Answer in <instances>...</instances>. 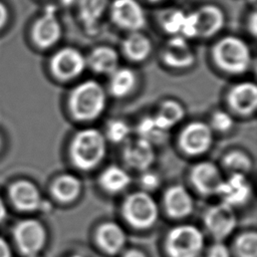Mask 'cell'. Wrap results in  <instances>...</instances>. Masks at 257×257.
Segmentation results:
<instances>
[{
  "label": "cell",
  "mask_w": 257,
  "mask_h": 257,
  "mask_svg": "<svg viewBox=\"0 0 257 257\" xmlns=\"http://www.w3.org/2000/svg\"><path fill=\"white\" fill-rule=\"evenodd\" d=\"M223 165L231 174L246 175L251 171L252 163L250 158L239 151H234L224 157Z\"/></svg>",
  "instance_id": "f546056e"
},
{
  "label": "cell",
  "mask_w": 257,
  "mask_h": 257,
  "mask_svg": "<svg viewBox=\"0 0 257 257\" xmlns=\"http://www.w3.org/2000/svg\"><path fill=\"white\" fill-rule=\"evenodd\" d=\"M247 27H248L251 35L255 36L256 35V31H257V15H256L255 10L252 11V13L248 17Z\"/></svg>",
  "instance_id": "d590c367"
},
{
  "label": "cell",
  "mask_w": 257,
  "mask_h": 257,
  "mask_svg": "<svg viewBox=\"0 0 257 257\" xmlns=\"http://www.w3.org/2000/svg\"><path fill=\"white\" fill-rule=\"evenodd\" d=\"M166 247L170 257H199L204 247V235L196 226L180 225L168 234Z\"/></svg>",
  "instance_id": "5b68a950"
},
{
  "label": "cell",
  "mask_w": 257,
  "mask_h": 257,
  "mask_svg": "<svg viewBox=\"0 0 257 257\" xmlns=\"http://www.w3.org/2000/svg\"><path fill=\"white\" fill-rule=\"evenodd\" d=\"M99 183L107 192L118 193L126 189L131 183V177L124 169L118 166H109L101 173Z\"/></svg>",
  "instance_id": "484cf974"
},
{
  "label": "cell",
  "mask_w": 257,
  "mask_h": 257,
  "mask_svg": "<svg viewBox=\"0 0 257 257\" xmlns=\"http://www.w3.org/2000/svg\"><path fill=\"white\" fill-rule=\"evenodd\" d=\"M119 57L115 49L109 46H97L86 57V66L99 74L110 75L118 68Z\"/></svg>",
  "instance_id": "7402d4cb"
},
{
  "label": "cell",
  "mask_w": 257,
  "mask_h": 257,
  "mask_svg": "<svg viewBox=\"0 0 257 257\" xmlns=\"http://www.w3.org/2000/svg\"><path fill=\"white\" fill-rule=\"evenodd\" d=\"M152 42L150 38L141 31L128 32L121 43L123 54L133 61H143L152 52Z\"/></svg>",
  "instance_id": "603a6c76"
},
{
  "label": "cell",
  "mask_w": 257,
  "mask_h": 257,
  "mask_svg": "<svg viewBox=\"0 0 257 257\" xmlns=\"http://www.w3.org/2000/svg\"><path fill=\"white\" fill-rule=\"evenodd\" d=\"M234 125L233 117L224 110L216 111L212 116V126L214 130L224 133L230 131Z\"/></svg>",
  "instance_id": "d6a6232c"
},
{
  "label": "cell",
  "mask_w": 257,
  "mask_h": 257,
  "mask_svg": "<svg viewBox=\"0 0 257 257\" xmlns=\"http://www.w3.org/2000/svg\"><path fill=\"white\" fill-rule=\"evenodd\" d=\"M140 183L146 191H154L160 186L161 179L156 172L148 169L146 171H143Z\"/></svg>",
  "instance_id": "836d02e7"
},
{
  "label": "cell",
  "mask_w": 257,
  "mask_h": 257,
  "mask_svg": "<svg viewBox=\"0 0 257 257\" xmlns=\"http://www.w3.org/2000/svg\"><path fill=\"white\" fill-rule=\"evenodd\" d=\"M60 1H61V3L64 4V5H69V4L73 3L75 0H60Z\"/></svg>",
  "instance_id": "60d3db41"
},
{
  "label": "cell",
  "mask_w": 257,
  "mask_h": 257,
  "mask_svg": "<svg viewBox=\"0 0 257 257\" xmlns=\"http://www.w3.org/2000/svg\"><path fill=\"white\" fill-rule=\"evenodd\" d=\"M106 137L109 141L119 144L126 142L131 134V127L128 124L120 119L111 120L106 127Z\"/></svg>",
  "instance_id": "1f68e13d"
},
{
  "label": "cell",
  "mask_w": 257,
  "mask_h": 257,
  "mask_svg": "<svg viewBox=\"0 0 257 257\" xmlns=\"http://www.w3.org/2000/svg\"><path fill=\"white\" fill-rule=\"evenodd\" d=\"M108 10L112 23L120 29L141 31L146 25V13L138 0H112Z\"/></svg>",
  "instance_id": "8992f818"
},
{
  "label": "cell",
  "mask_w": 257,
  "mask_h": 257,
  "mask_svg": "<svg viewBox=\"0 0 257 257\" xmlns=\"http://www.w3.org/2000/svg\"><path fill=\"white\" fill-rule=\"evenodd\" d=\"M207 257H231V253L224 243L217 242L210 247Z\"/></svg>",
  "instance_id": "e575fe53"
},
{
  "label": "cell",
  "mask_w": 257,
  "mask_h": 257,
  "mask_svg": "<svg viewBox=\"0 0 257 257\" xmlns=\"http://www.w3.org/2000/svg\"><path fill=\"white\" fill-rule=\"evenodd\" d=\"M29 257H40L39 254H36V255H32V256H29Z\"/></svg>",
  "instance_id": "7bdbcfd3"
},
{
  "label": "cell",
  "mask_w": 257,
  "mask_h": 257,
  "mask_svg": "<svg viewBox=\"0 0 257 257\" xmlns=\"http://www.w3.org/2000/svg\"><path fill=\"white\" fill-rule=\"evenodd\" d=\"M0 147H1V138H0Z\"/></svg>",
  "instance_id": "f6af8a7d"
},
{
  "label": "cell",
  "mask_w": 257,
  "mask_h": 257,
  "mask_svg": "<svg viewBox=\"0 0 257 257\" xmlns=\"http://www.w3.org/2000/svg\"><path fill=\"white\" fill-rule=\"evenodd\" d=\"M137 132L140 138H143L152 144L161 142L168 134V132L157 122L155 116L143 117L138 123Z\"/></svg>",
  "instance_id": "f1b7e54d"
},
{
  "label": "cell",
  "mask_w": 257,
  "mask_h": 257,
  "mask_svg": "<svg viewBox=\"0 0 257 257\" xmlns=\"http://www.w3.org/2000/svg\"><path fill=\"white\" fill-rule=\"evenodd\" d=\"M163 60L173 68H188L195 62V53L188 39L175 35L164 45L162 51Z\"/></svg>",
  "instance_id": "4fadbf2b"
},
{
  "label": "cell",
  "mask_w": 257,
  "mask_h": 257,
  "mask_svg": "<svg viewBox=\"0 0 257 257\" xmlns=\"http://www.w3.org/2000/svg\"><path fill=\"white\" fill-rule=\"evenodd\" d=\"M52 72L61 79H71L83 72L86 67V57L76 48L63 47L50 60Z\"/></svg>",
  "instance_id": "8fae6325"
},
{
  "label": "cell",
  "mask_w": 257,
  "mask_h": 257,
  "mask_svg": "<svg viewBox=\"0 0 257 257\" xmlns=\"http://www.w3.org/2000/svg\"><path fill=\"white\" fill-rule=\"evenodd\" d=\"M191 180L200 193L211 196L217 195L224 179L221 171L215 164L201 162L192 169Z\"/></svg>",
  "instance_id": "2e32d148"
},
{
  "label": "cell",
  "mask_w": 257,
  "mask_h": 257,
  "mask_svg": "<svg viewBox=\"0 0 257 257\" xmlns=\"http://www.w3.org/2000/svg\"><path fill=\"white\" fill-rule=\"evenodd\" d=\"M185 115L183 106L175 100L164 101L158 112L154 115L157 122L167 132H169L174 125L180 122Z\"/></svg>",
  "instance_id": "4316f807"
},
{
  "label": "cell",
  "mask_w": 257,
  "mask_h": 257,
  "mask_svg": "<svg viewBox=\"0 0 257 257\" xmlns=\"http://www.w3.org/2000/svg\"><path fill=\"white\" fill-rule=\"evenodd\" d=\"M122 214L133 227L148 229L158 221L159 208L150 194L139 191L125 198L122 204Z\"/></svg>",
  "instance_id": "277c9868"
},
{
  "label": "cell",
  "mask_w": 257,
  "mask_h": 257,
  "mask_svg": "<svg viewBox=\"0 0 257 257\" xmlns=\"http://www.w3.org/2000/svg\"><path fill=\"white\" fill-rule=\"evenodd\" d=\"M122 157L131 168L141 172L146 171L151 168L156 158L154 145L140 137L127 140L122 151Z\"/></svg>",
  "instance_id": "5bb4252c"
},
{
  "label": "cell",
  "mask_w": 257,
  "mask_h": 257,
  "mask_svg": "<svg viewBox=\"0 0 257 257\" xmlns=\"http://www.w3.org/2000/svg\"><path fill=\"white\" fill-rule=\"evenodd\" d=\"M109 76L108 88L110 93L116 97L127 95L137 83L135 71L127 67H118Z\"/></svg>",
  "instance_id": "d4e9b609"
},
{
  "label": "cell",
  "mask_w": 257,
  "mask_h": 257,
  "mask_svg": "<svg viewBox=\"0 0 257 257\" xmlns=\"http://www.w3.org/2000/svg\"><path fill=\"white\" fill-rule=\"evenodd\" d=\"M51 191L58 201L69 203L79 196L81 192V182L73 175H61L54 181Z\"/></svg>",
  "instance_id": "cb8c5ba5"
},
{
  "label": "cell",
  "mask_w": 257,
  "mask_h": 257,
  "mask_svg": "<svg viewBox=\"0 0 257 257\" xmlns=\"http://www.w3.org/2000/svg\"><path fill=\"white\" fill-rule=\"evenodd\" d=\"M96 241L99 247L108 254L120 252L126 244L124 230L114 222L103 223L96 232Z\"/></svg>",
  "instance_id": "ffe728a7"
},
{
  "label": "cell",
  "mask_w": 257,
  "mask_h": 257,
  "mask_svg": "<svg viewBox=\"0 0 257 257\" xmlns=\"http://www.w3.org/2000/svg\"><path fill=\"white\" fill-rule=\"evenodd\" d=\"M252 188L246 175L231 174L228 179H224L217 195L231 207L245 204L251 197Z\"/></svg>",
  "instance_id": "9a60e30c"
},
{
  "label": "cell",
  "mask_w": 257,
  "mask_h": 257,
  "mask_svg": "<svg viewBox=\"0 0 257 257\" xmlns=\"http://www.w3.org/2000/svg\"><path fill=\"white\" fill-rule=\"evenodd\" d=\"M213 57L217 65L231 74H241L251 64V50L246 41L238 36L227 35L213 46Z\"/></svg>",
  "instance_id": "6da1fadb"
},
{
  "label": "cell",
  "mask_w": 257,
  "mask_h": 257,
  "mask_svg": "<svg viewBox=\"0 0 257 257\" xmlns=\"http://www.w3.org/2000/svg\"><path fill=\"white\" fill-rule=\"evenodd\" d=\"M32 39L40 48H49L55 45L62 35V25L56 16L55 7L48 5L43 14L34 22Z\"/></svg>",
  "instance_id": "ba28073f"
},
{
  "label": "cell",
  "mask_w": 257,
  "mask_h": 257,
  "mask_svg": "<svg viewBox=\"0 0 257 257\" xmlns=\"http://www.w3.org/2000/svg\"><path fill=\"white\" fill-rule=\"evenodd\" d=\"M168 213L175 218H184L194 209V200L190 192L183 186L177 185L169 188L164 197Z\"/></svg>",
  "instance_id": "d6986e66"
},
{
  "label": "cell",
  "mask_w": 257,
  "mask_h": 257,
  "mask_svg": "<svg viewBox=\"0 0 257 257\" xmlns=\"http://www.w3.org/2000/svg\"><path fill=\"white\" fill-rule=\"evenodd\" d=\"M123 257H146V255L140 250L130 249L123 254Z\"/></svg>",
  "instance_id": "f35d334b"
},
{
  "label": "cell",
  "mask_w": 257,
  "mask_h": 257,
  "mask_svg": "<svg viewBox=\"0 0 257 257\" xmlns=\"http://www.w3.org/2000/svg\"><path fill=\"white\" fill-rule=\"evenodd\" d=\"M105 151V137L95 128L79 131L70 145V156L73 164L84 171L96 167L103 160Z\"/></svg>",
  "instance_id": "7a4b0ae2"
},
{
  "label": "cell",
  "mask_w": 257,
  "mask_h": 257,
  "mask_svg": "<svg viewBox=\"0 0 257 257\" xmlns=\"http://www.w3.org/2000/svg\"><path fill=\"white\" fill-rule=\"evenodd\" d=\"M6 207H5V204L4 202L2 201V199L0 198V223L5 219L6 217Z\"/></svg>",
  "instance_id": "ab89813d"
},
{
  "label": "cell",
  "mask_w": 257,
  "mask_h": 257,
  "mask_svg": "<svg viewBox=\"0 0 257 257\" xmlns=\"http://www.w3.org/2000/svg\"><path fill=\"white\" fill-rule=\"evenodd\" d=\"M212 143V127L201 121L189 123L180 136L181 148L190 156H199L206 153L211 148Z\"/></svg>",
  "instance_id": "30bf717a"
},
{
  "label": "cell",
  "mask_w": 257,
  "mask_h": 257,
  "mask_svg": "<svg viewBox=\"0 0 257 257\" xmlns=\"http://www.w3.org/2000/svg\"><path fill=\"white\" fill-rule=\"evenodd\" d=\"M147 1H149V2H151V3H159V2H162V1H164V0H147Z\"/></svg>",
  "instance_id": "b9f144b4"
},
{
  "label": "cell",
  "mask_w": 257,
  "mask_h": 257,
  "mask_svg": "<svg viewBox=\"0 0 257 257\" xmlns=\"http://www.w3.org/2000/svg\"><path fill=\"white\" fill-rule=\"evenodd\" d=\"M7 15L8 13L6 7L2 3H0V28L5 24L7 20Z\"/></svg>",
  "instance_id": "74e56055"
},
{
  "label": "cell",
  "mask_w": 257,
  "mask_h": 257,
  "mask_svg": "<svg viewBox=\"0 0 257 257\" xmlns=\"http://www.w3.org/2000/svg\"><path fill=\"white\" fill-rule=\"evenodd\" d=\"M13 234L19 250L27 257L39 254L46 242L45 228L34 219H27L17 223Z\"/></svg>",
  "instance_id": "52a82bcc"
},
{
  "label": "cell",
  "mask_w": 257,
  "mask_h": 257,
  "mask_svg": "<svg viewBox=\"0 0 257 257\" xmlns=\"http://www.w3.org/2000/svg\"><path fill=\"white\" fill-rule=\"evenodd\" d=\"M71 257H83V256H81V255H73Z\"/></svg>",
  "instance_id": "ee69618b"
},
{
  "label": "cell",
  "mask_w": 257,
  "mask_h": 257,
  "mask_svg": "<svg viewBox=\"0 0 257 257\" xmlns=\"http://www.w3.org/2000/svg\"><path fill=\"white\" fill-rule=\"evenodd\" d=\"M239 257H257V235L255 232H246L240 235L235 243Z\"/></svg>",
  "instance_id": "4dcf8cb0"
},
{
  "label": "cell",
  "mask_w": 257,
  "mask_h": 257,
  "mask_svg": "<svg viewBox=\"0 0 257 257\" xmlns=\"http://www.w3.org/2000/svg\"><path fill=\"white\" fill-rule=\"evenodd\" d=\"M105 103V91L95 80H86L75 86L69 98L73 115L82 120L98 117L104 110Z\"/></svg>",
  "instance_id": "3957f363"
},
{
  "label": "cell",
  "mask_w": 257,
  "mask_h": 257,
  "mask_svg": "<svg viewBox=\"0 0 257 257\" xmlns=\"http://www.w3.org/2000/svg\"><path fill=\"white\" fill-rule=\"evenodd\" d=\"M186 14L187 12L179 8L168 9L160 16V25L164 31L172 36L181 35Z\"/></svg>",
  "instance_id": "83f0119b"
},
{
  "label": "cell",
  "mask_w": 257,
  "mask_h": 257,
  "mask_svg": "<svg viewBox=\"0 0 257 257\" xmlns=\"http://www.w3.org/2000/svg\"><path fill=\"white\" fill-rule=\"evenodd\" d=\"M0 257H11V250L8 243L0 237Z\"/></svg>",
  "instance_id": "8d00e7d4"
},
{
  "label": "cell",
  "mask_w": 257,
  "mask_h": 257,
  "mask_svg": "<svg viewBox=\"0 0 257 257\" xmlns=\"http://www.w3.org/2000/svg\"><path fill=\"white\" fill-rule=\"evenodd\" d=\"M204 223L209 233L217 240L227 238L236 228L237 218L233 207L221 203L210 207L204 215Z\"/></svg>",
  "instance_id": "9c48e42d"
},
{
  "label": "cell",
  "mask_w": 257,
  "mask_h": 257,
  "mask_svg": "<svg viewBox=\"0 0 257 257\" xmlns=\"http://www.w3.org/2000/svg\"><path fill=\"white\" fill-rule=\"evenodd\" d=\"M9 197L13 205L23 212L36 211L43 202L37 187L26 180L15 182L9 189Z\"/></svg>",
  "instance_id": "e0dca14e"
},
{
  "label": "cell",
  "mask_w": 257,
  "mask_h": 257,
  "mask_svg": "<svg viewBox=\"0 0 257 257\" xmlns=\"http://www.w3.org/2000/svg\"><path fill=\"white\" fill-rule=\"evenodd\" d=\"M196 22L197 37H212L225 25V13L215 4H204L193 11Z\"/></svg>",
  "instance_id": "7c38bea8"
},
{
  "label": "cell",
  "mask_w": 257,
  "mask_h": 257,
  "mask_svg": "<svg viewBox=\"0 0 257 257\" xmlns=\"http://www.w3.org/2000/svg\"><path fill=\"white\" fill-rule=\"evenodd\" d=\"M231 106L239 113L249 114L257 105V88L253 82L245 81L236 84L229 93Z\"/></svg>",
  "instance_id": "44dd1931"
},
{
  "label": "cell",
  "mask_w": 257,
  "mask_h": 257,
  "mask_svg": "<svg viewBox=\"0 0 257 257\" xmlns=\"http://www.w3.org/2000/svg\"><path fill=\"white\" fill-rule=\"evenodd\" d=\"M108 6L109 0H77V17L86 33L92 35L97 32Z\"/></svg>",
  "instance_id": "ac0fdd59"
}]
</instances>
